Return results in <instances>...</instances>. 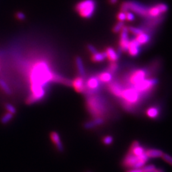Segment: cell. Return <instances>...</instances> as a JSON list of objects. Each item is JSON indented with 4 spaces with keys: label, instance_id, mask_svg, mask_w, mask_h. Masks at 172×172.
I'll return each instance as SVG.
<instances>
[{
    "label": "cell",
    "instance_id": "6da1fadb",
    "mask_svg": "<svg viewBox=\"0 0 172 172\" xmlns=\"http://www.w3.org/2000/svg\"><path fill=\"white\" fill-rule=\"evenodd\" d=\"M29 74L31 92L28 99L29 104L37 103L44 98L46 94L45 87L50 82H59L71 86V81L54 74L49 65L43 61L35 62Z\"/></svg>",
    "mask_w": 172,
    "mask_h": 172
},
{
    "label": "cell",
    "instance_id": "7a4b0ae2",
    "mask_svg": "<svg viewBox=\"0 0 172 172\" xmlns=\"http://www.w3.org/2000/svg\"><path fill=\"white\" fill-rule=\"evenodd\" d=\"M86 107L93 118L103 117L107 115L109 112V106L105 99L97 94L87 96Z\"/></svg>",
    "mask_w": 172,
    "mask_h": 172
},
{
    "label": "cell",
    "instance_id": "3957f363",
    "mask_svg": "<svg viewBox=\"0 0 172 172\" xmlns=\"http://www.w3.org/2000/svg\"><path fill=\"white\" fill-rule=\"evenodd\" d=\"M96 8L94 0H82L75 6V10L83 18L89 19L94 15Z\"/></svg>",
    "mask_w": 172,
    "mask_h": 172
},
{
    "label": "cell",
    "instance_id": "277c9868",
    "mask_svg": "<svg viewBox=\"0 0 172 172\" xmlns=\"http://www.w3.org/2000/svg\"><path fill=\"white\" fill-rule=\"evenodd\" d=\"M120 98L121 101L130 104L135 107L143 98L142 94L133 87H129L122 89Z\"/></svg>",
    "mask_w": 172,
    "mask_h": 172
},
{
    "label": "cell",
    "instance_id": "5b68a950",
    "mask_svg": "<svg viewBox=\"0 0 172 172\" xmlns=\"http://www.w3.org/2000/svg\"><path fill=\"white\" fill-rule=\"evenodd\" d=\"M121 11L126 12L129 10L134 12L140 16L147 17L148 8L135 2H126L121 6Z\"/></svg>",
    "mask_w": 172,
    "mask_h": 172
},
{
    "label": "cell",
    "instance_id": "8992f818",
    "mask_svg": "<svg viewBox=\"0 0 172 172\" xmlns=\"http://www.w3.org/2000/svg\"><path fill=\"white\" fill-rule=\"evenodd\" d=\"M158 80L156 78H146L132 87L137 90L143 98L145 95L149 94L151 92V90L158 84Z\"/></svg>",
    "mask_w": 172,
    "mask_h": 172
},
{
    "label": "cell",
    "instance_id": "52a82bcc",
    "mask_svg": "<svg viewBox=\"0 0 172 172\" xmlns=\"http://www.w3.org/2000/svg\"><path fill=\"white\" fill-rule=\"evenodd\" d=\"M100 83L97 76L90 77L86 82V90L84 94L87 96L96 94L100 89Z\"/></svg>",
    "mask_w": 172,
    "mask_h": 172
},
{
    "label": "cell",
    "instance_id": "ba28073f",
    "mask_svg": "<svg viewBox=\"0 0 172 172\" xmlns=\"http://www.w3.org/2000/svg\"><path fill=\"white\" fill-rule=\"evenodd\" d=\"M147 75V71L145 69H138L134 70L128 77L127 80L128 82L131 86H134V85L140 82L145 78H146Z\"/></svg>",
    "mask_w": 172,
    "mask_h": 172
},
{
    "label": "cell",
    "instance_id": "9c48e42d",
    "mask_svg": "<svg viewBox=\"0 0 172 172\" xmlns=\"http://www.w3.org/2000/svg\"><path fill=\"white\" fill-rule=\"evenodd\" d=\"M168 9V6L165 3H159L156 5L151 6L148 8L147 18L154 19V18L159 17L161 14L166 13Z\"/></svg>",
    "mask_w": 172,
    "mask_h": 172
},
{
    "label": "cell",
    "instance_id": "30bf717a",
    "mask_svg": "<svg viewBox=\"0 0 172 172\" xmlns=\"http://www.w3.org/2000/svg\"><path fill=\"white\" fill-rule=\"evenodd\" d=\"M128 33H129V31H128L127 27L124 26V28L121 31L120 41H119L120 49L123 52H126L128 50V47L129 43H130Z\"/></svg>",
    "mask_w": 172,
    "mask_h": 172
},
{
    "label": "cell",
    "instance_id": "8fae6325",
    "mask_svg": "<svg viewBox=\"0 0 172 172\" xmlns=\"http://www.w3.org/2000/svg\"><path fill=\"white\" fill-rule=\"evenodd\" d=\"M139 157L136 156L130 152H128L127 154L125 156L122 160V166L126 168H134L136 165L139 161Z\"/></svg>",
    "mask_w": 172,
    "mask_h": 172
},
{
    "label": "cell",
    "instance_id": "7c38bea8",
    "mask_svg": "<svg viewBox=\"0 0 172 172\" xmlns=\"http://www.w3.org/2000/svg\"><path fill=\"white\" fill-rule=\"evenodd\" d=\"M71 86L79 93H84L86 90V81L84 77L78 76L71 82Z\"/></svg>",
    "mask_w": 172,
    "mask_h": 172
},
{
    "label": "cell",
    "instance_id": "4fadbf2b",
    "mask_svg": "<svg viewBox=\"0 0 172 172\" xmlns=\"http://www.w3.org/2000/svg\"><path fill=\"white\" fill-rule=\"evenodd\" d=\"M140 45H141L136 40V39L130 40L129 45L127 50L129 55L132 57L137 56L140 52Z\"/></svg>",
    "mask_w": 172,
    "mask_h": 172
},
{
    "label": "cell",
    "instance_id": "5bb4252c",
    "mask_svg": "<svg viewBox=\"0 0 172 172\" xmlns=\"http://www.w3.org/2000/svg\"><path fill=\"white\" fill-rule=\"evenodd\" d=\"M105 122V119L103 117H95L93 118L92 120L86 122L83 126L85 130H93L97 126L103 125Z\"/></svg>",
    "mask_w": 172,
    "mask_h": 172
},
{
    "label": "cell",
    "instance_id": "9a60e30c",
    "mask_svg": "<svg viewBox=\"0 0 172 172\" xmlns=\"http://www.w3.org/2000/svg\"><path fill=\"white\" fill-rule=\"evenodd\" d=\"M50 139L52 143L54 144L56 149L59 152H63L65 150L64 146H63L62 142L61 141V138L60 137V135L58 132L52 131L50 134Z\"/></svg>",
    "mask_w": 172,
    "mask_h": 172
},
{
    "label": "cell",
    "instance_id": "2e32d148",
    "mask_svg": "<svg viewBox=\"0 0 172 172\" xmlns=\"http://www.w3.org/2000/svg\"><path fill=\"white\" fill-rule=\"evenodd\" d=\"M108 89L113 95L117 98L121 97L122 90L123 89L120 83L117 82V81H115V82H112L111 81L110 83H108Z\"/></svg>",
    "mask_w": 172,
    "mask_h": 172
},
{
    "label": "cell",
    "instance_id": "e0dca14e",
    "mask_svg": "<svg viewBox=\"0 0 172 172\" xmlns=\"http://www.w3.org/2000/svg\"><path fill=\"white\" fill-rule=\"evenodd\" d=\"M129 152L133 154L136 156H139L146 152V149L141 146L139 142L134 141L131 144Z\"/></svg>",
    "mask_w": 172,
    "mask_h": 172
},
{
    "label": "cell",
    "instance_id": "ac0fdd59",
    "mask_svg": "<svg viewBox=\"0 0 172 172\" xmlns=\"http://www.w3.org/2000/svg\"><path fill=\"white\" fill-rule=\"evenodd\" d=\"M105 52L106 54V58H107L108 61L110 62H116L119 58V54L112 47H107L105 49Z\"/></svg>",
    "mask_w": 172,
    "mask_h": 172
},
{
    "label": "cell",
    "instance_id": "d6986e66",
    "mask_svg": "<svg viewBox=\"0 0 172 172\" xmlns=\"http://www.w3.org/2000/svg\"><path fill=\"white\" fill-rule=\"evenodd\" d=\"M97 77L101 82L109 83L112 80V74L106 70V71H103L99 73L97 75Z\"/></svg>",
    "mask_w": 172,
    "mask_h": 172
},
{
    "label": "cell",
    "instance_id": "ffe728a7",
    "mask_svg": "<svg viewBox=\"0 0 172 172\" xmlns=\"http://www.w3.org/2000/svg\"><path fill=\"white\" fill-rule=\"evenodd\" d=\"M163 152L157 149H149L146 150V154L149 158H161Z\"/></svg>",
    "mask_w": 172,
    "mask_h": 172
},
{
    "label": "cell",
    "instance_id": "44dd1931",
    "mask_svg": "<svg viewBox=\"0 0 172 172\" xmlns=\"http://www.w3.org/2000/svg\"><path fill=\"white\" fill-rule=\"evenodd\" d=\"M146 115L150 119H157L159 115L160 110L159 108L157 106H151L146 110Z\"/></svg>",
    "mask_w": 172,
    "mask_h": 172
},
{
    "label": "cell",
    "instance_id": "7402d4cb",
    "mask_svg": "<svg viewBox=\"0 0 172 172\" xmlns=\"http://www.w3.org/2000/svg\"><path fill=\"white\" fill-rule=\"evenodd\" d=\"M135 39L140 45H144V44H146L150 41V37L149 34L145 33L143 31V33L137 35Z\"/></svg>",
    "mask_w": 172,
    "mask_h": 172
},
{
    "label": "cell",
    "instance_id": "603a6c76",
    "mask_svg": "<svg viewBox=\"0 0 172 172\" xmlns=\"http://www.w3.org/2000/svg\"><path fill=\"white\" fill-rule=\"evenodd\" d=\"M75 63H76V66L78 70V74L80 75V76L82 77H84L85 75V68L84 66V64H83V61L80 58L77 57L75 59Z\"/></svg>",
    "mask_w": 172,
    "mask_h": 172
},
{
    "label": "cell",
    "instance_id": "cb8c5ba5",
    "mask_svg": "<svg viewBox=\"0 0 172 172\" xmlns=\"http://www.w3.org/2000/svg\"><path fill=\"white\" fill-rule=\"evenodd\" d=\"M106 59V54L105 52H97L95 54H92L91 60L95 62H102Z\"/></svg>",
    "mask_w": 172,
    "mask_h": 172
},
{
    "label": "cell",
    "instance_id": "d4e9b609",
    "mask_svg": "<svg viewBox=\"0 0 172 172\" xmlns=\"http://www.w3.org/2000/svg\"><path fill=\"white\" fill-rule=\"evenodd\" d=\"M14 114L6 112L2 116L1 118H0V122H1L2 124L6 125L14 119Z\"/></svg>",
    "mask_w": 172,
    "mask_h": 172
},
{
    "label": "cell",
    "instance_id": "484cf974",
    "mask_svg": "<svg viewBox=\"0 0 172 172\" xmlns=\"http://www.w3.org/2000/svg\"><path fill=\"white\" fill-rule=\"evenodd\" d=\"M0 88H1L5 93L8 95H10L12 94V90L10 87L8 86L5 81L2 78H0Z\"/></svg>",
    "mask_w": 172,
    "mask_h": 172
},
{
    "label": "cell",
    "instance_id": "4316f807",
    "mask_svg": "<svg viewBox=\"0 0 172 172\" xmlns=\"http://www.w3.org/2000/svg\"><path fill=\"white\" fill-rule=\"evenodd\" d=\"M119 68V65L116 62H111L107 68V71L112 74H114Z\"/></svg>",
    "mask_w": 172,
    "mask_h": 172
},
{
    "label": "cell",
    "instance_id": "83f0119b",
    "mask_svg": "<svg viewBox=\"0 0 172 172\" xmlns=\"http://www.w3.org/2000/svg\"><path fill=\"white\" fill-rule=\"evenodd\" d=\"M5 110H6V112H9V113H11L14 115L16 114L17 113V110H16V108L12 104L10 103H6L5 104Z\"/></svg>",
    "mask_w": 172,
    "mask_h": 172
},
{
    "label": "cell",
    "instance_id": "f1b7e54d",
    "mask_svg": "<svg viewBox=\"0 0 172 172\" xmlns=\"http://www.w3.org/2000/svg\"><path fill=\"white\" fill-rule=\"evenodd\" d=\"M124 22H121V21H119V22H117L113 28V31L115 33H118L119 32H121V31L122 30V28H124Z\"/></svg>",
    "mask_w": 172,
    "mask_h": 172
},
{
    "label": "cell",
    "instance_id": "f546056e",
    "mask_svg": "<svg viewBox=\"0 0 172 172\" xmlns=\"http://www.w3.org/2000/svg\"><path fill=\"white\" fill-rule=\"evenodd\" d=\"M103 143L105 145V146H110L111 145L114 141V138L110 135H108V136H105L102 139Z\"/></svg>",
    "mask_w": 172,
    "mask_h": 172
},
{
    "label": "cell",
    "instance_id": "4dcf8cb0",
    "mask_svg": "<svg viewBox=\"0 0 172 172\" xmlns=\"http://www.w3.org/2000/svg\"><path fill=\"white\" fill-rule=\"evenodd\" d=\"M129 32H131V33L138 35L142 33L143 32V30L140 29V28H135V27H128V28Z\"/></svg>",
    "mask_w": 172,
    "mask_h": 172
},
{
    "label": "cell",
    "instance_id": "1f68e13d",
    "mask_svg": "<svg viewBox=\"0 0 172 172\" xmlns=\"http://www.w3.org/2000/svg\"><path fill=\"white\" fill-rule=\"evenodd\" d=\"M163 160H165V161H166V162H168V164H170V165L172 166V157L170 156L168 154H165L163 153L162 157H161Z\"/></svg>",
    "mask_w": 172,
    "mask_h": 172
},
{
    "label": "cell",
    "instance_id": "d6a6232c",
    "mask_svg": "<svg viewBox=\"0 0 172 172\" xmlns=\"http://www.w3.org/2000/svg\"><path fill=\"white\" fill-rule=\"evenodd\" d=\"M117 19L119 20V21L124 22L126 20V12L123 11H121L119 13H118L117 15Z\"/></svg>",
    "mask_w": 172,
    "mask_h": 172
},
{
    "label": "cell",
    "instance_id": "836d02e7",
    "mask_svg": "<svg viewBox=\"0 0 172 172\" xmlns=\"http://www.w3.org/2000/svg\"><path fill=\"white\" fill-rule=\"evenodd\" d=\"M126 20H127L128 21H133L134 20V14L131 12L127 11L126 12Z\"/></svg>",
    "mask_w": 172,
    "mask_h": 172
},
{
    "label": "cell",
    "instance_id": "e575fe53",
    "mask_svg": "<svg viewBox=\"0 0 172 172\" xmlns=\"http://www.w3.org/2000/svg\"><path fill=\"white\" fill-rule=\"evenodd\" d=\"M142 169L143 171H150V170H155L156 169V167L153 165H149L147 166H143V167H142Z\"/></svg>",
    "mask_w": 172,
    "mask_h": 172
},
{
    "label": "cell",
    "instance_id": "d590c367",
    "mask_svg": "<svg viewBox=\"0 0 172 172\" xmlns=\"http://www.w3.org/2000/svg\"><path fill=\"white\" fill-rule=\"evenodd\" d=\"M16 18L20 21H23L25 19L26 16L22 12H17L16 14Z\"/></svg>",
    "mask_w": 172,
    "mask_h": 172
},
{
    "label": "cell",
    "instance_id": "8d00e7d4",
    "mask_svg": "<svg viewBox=\"0 0 172 172\" xmlns=\"http://www.w3.org/2000/svg\"><path fill=\"white\" fill-rule=\"evenodd\" d=\"M87 48H88L89 51L90 53H91L92 54H95L96 52H98V50H96V49L93 46V45H89L88 46H87Z\"/></svg>",
    "mask_w": 172,
    "mask_h": 172
},
{
    "label": "cell",
    "instance_id": "74e56055",
    "mask_svg": "<svg viewBox=\"0 0 172 172\" xmlns=\"http://www.w3.org/2000/svg\"><path fill=\"white\" fill-rule=\"evenodd\" d=\"M126 172H143V170L142 168H131L130 170H128Z\"/></svg>",
    "mask_w": 172,
    "mask_h": 172
},
{
    "label": "cell",
    "instance_id": "f35d334b",
    "mask_svg": "<svg viewBox=\"0 0 172 172\" xmlns=\"http://www.w3.org/2000/svg\"><path fill=\"white\" fill-rule=\"evenodd\" d=\"M117 1H118V0H109V2H110V3L114 5V4H115L117 2Z\"/></svg>",
    "mask_w": 172,
    "mask_h": 172
},
{
    "label": "cell",
    "instance_id": "ab89813d",
    "mask_svg": "<svg viewBox=\"0 0 172 172\" xmlns=\"http://www.w3.org/2000/svg\"><path fill=\"white\" fill-rule=\"evenodd\" d=\"M157 172H165V170H163V169H162V168H158Z\"/></svg>",
    "mask_w": 172,
    "mask_h": 172
},
{
    "label": "cell",
    "instance_id": "60d3db41",
    "mask_svg": "<svg viewBox=\"0 0 172 172\" xmlns=\"http://www.w3.org/2000/svg\"><path fill=\"white\" fill-rule=\"evenodd\" d=\"M158 168L155 169V170H150V171H143V172H157Z\"/></svg>",
    "mask_w": 172,
    "mask_h": 172
},
{
    "label": "cell",
    "instance_id": "b9f144b4",
    "mask_svg": "<svg viewBox=\"0 0 172 172\" xmlns=\"http://www.w3.org/2000/svg\"><path fill=\"white\" fill-rule=\"evenodd\" d=\"M86 172H93L92 171H86Z\"/></svg>",
    "mask_w": 172,
    "mask_h": 172
}]
</instances>
